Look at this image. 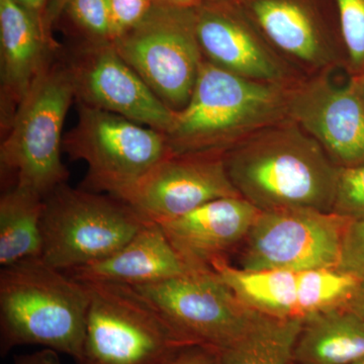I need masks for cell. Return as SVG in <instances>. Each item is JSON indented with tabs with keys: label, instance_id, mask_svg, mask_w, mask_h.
Instances as JSON below:
<instances>
[{
	"label": "cell",
	"instance_id": "cell-7",
	"mask_svg": "<svg viewBox=\"0 0 364 364\" xmlns=\"http://www.w3.org/2000/svg\"><path fill=\"white\" fill-rule=\"evenodd\" d=\"M77 105L78 121L63 136V152L88 170L79 188L119 198L171 154L162 132L119 114Z\"/></svg>",
	"mask_w": 364,
	"mask_h": 364
},
{
	"label": "cell",
	"instance_id": "cell-31",
	"mask_svg": "<svg viewBox=\"0 0 364 364\" xmlns=\"http://www.w3.org/2000/svg\"><path fill=\"white\" fill-rule=\"evenodd\" d=\"M156 6L170 9H193L200 6L203 0H153Z\"/></svg>",
	"mask_w": 364,
	"mask_h": 364
},
{
	"label": "cell",
	"instance_id": "cell-4",
	"mask_svg": "<svg viewBox=\"0 0 364 364\" xmlns=\"http://www.w3.org/2000/svg\"><path fill=\"white\" fill-rule=\"evenodd\" d=\"M73 102V81L60 52L18 105L0 146L1 171L14 174L13 186L45 200L68 181L62 131Z\"/></svg>",
	"mask_w": 364,
	"mask_h": 364
},
{
	"label": "cell",
	"instance_id": "cell-33",
	"mask_svg": "<svg viewBox=\"0 0 364 364\" xmlns=\"http://www.w3.org/2000/svg\"><path fill=\"white\" fill-rule=\"evenodd\" d=\"M49 1L50 0H28V9L38 14L45 21L46 11Z\"/></svg>",
	"mask_w": 364,
	"mask_h": 364
},
{
	"label": "cell",
	"instance_id": "cell-16",
	"mask_svg": "<svg viewBox=\"0 0 364 364\" xmlns=\"http://www.w3.org/2000/svg\"><path fill=\"white\" fill-rule=\"evenodd\" d=\"M277 52L304 75L345 67L340 52L305 0H232Z\"/></svg>",
	"mask_w": 364,
	"mask_h": 364
},
{
	"label": "cell",
	"instance_id": "cell-35",
	"mask_svg": "<svg viewBox=\"0 0 364 364\" xmlns=\"http://www.w3.org/2000/svg\"><path fill=\"white\" fill-rule=\"evenodd\" d=\"M14 1L18 2V4H21L28 9V0H14Z\"/></svg>",
	"mask_w": 364,
	"mask_h": 364
},
{
	"label": "cell",
	"instance_id": "cell-2",
	"mask_svg": "<svg viewBox=\"0 0 364 364\" xmlns=\"http://www.w3.org/2000/svg\"><path fill=\"white\" fill-rule=\"evenodd\" d=\"M90 293L85 282L28 258L0 272V354L37 345L75 361L85 340Z\"/></svg>",
	"mask_w": 364,
	"mask_h": 364
},
{
	"label": "cell",
	"instance_id": "cell-11",
	"mask_svg": "<svg viewBox=\"0 0 364 364\" xmlns=\"http://www.w3.org/2000/svg\"><path fill=\"white\" fill-rule=\"evenodd\" d=\"M75 102L119 114L166 133L176 112L155 95L112 42L77 41L63 54Z\"/></svg>",
	"mask_w": 364,
	"mask_h": 364
},
{
	"label": "cell",
	"instance_id": "cell-34",
	"mask_svg": "<svg viewBox=\"0 0 364 364\" xmlns=\"http://www.w3.org/2000/svg\"><path fill=\"white\" fill-rule=\"evenodd\" d=\"M351 77L354 79L356 85H358L359 93H360V97L363 98L364 104V72L359 74V75L351 76Z\"/></svg>",
	"mask_w": 364,
	"mask_h": 364
},
{
	"label": "cell",
	"instance_id": "cell-23",
	"mask_svg": "<svg viewBox=\"0 0 364 364\" xmlns=\"http://www.w3.org/2000/svg\"><path fill=\"white\" fill-rule=\"evenodd\" d=\"M61 18H65L77 41L112 42L109 0H69Z\"/></svg>",
	"mask_w": 364,
	"mask_h": 364
},
{
	"label": "cell",
	"instance_id": "cell-20",
	"mask_svg": "<svg viewBox=\"0 0 364 364\" xmlns=\"http://www.w3.org/2000/svg\"><path fill=\"white\" fill-rule=\"evenodd\" d=\"M213 269L241 301L256 312L279 318H303V272H250L215 261Z\"/></svg>",
	"mask_w": 364,
	"mask_h": 364
},
{
	"label": "cell",
	"instance_id": "cell-29",
	"mask_svg": "<svg viewBox=\"0 0 364 364\" xmlns=\"http://www.w3.org/2000/svg\"><path fill=\"white\" fill-rule=\"evenodd\" d=\"M14 364H61V359L58 352L42 348L32 353L14 356Z\"/></svg>",
	"mask_w": 364,
	"mask_h": 364
},
{
	"label": "cell",
	"instance_id": "cell-38",
	"mask_svg": "<svg viewBox=\"0 0 364 364\" xmlns=\"http://www.w3.org/2000/svg\"><path fill=\"white\" fill-rule=\"evenodd\" d=\"M291 364H296V363H291Z\"/></svg>",
	"mask_w": 364,
	"mask_h": 364
},
{
	"label": "cell",
	"instance_id": "cell-27",
	"mask_svg": "<svg viewBox=\"0 0 364 364\" xmlns=\"http://www.w3.org/2000/svg\"><path fill=\"white\" fill-rule=\"evenodd\" d=\"M337 269L364 282V221L351 222L347 228Z\"/></svg>",
	"mask_w": 364,
	"mask_h": 364
},
{
	"label": "cell",
	"instance_id": "cell-15",
	"mask_svg": "<svg viewBox=\"0 0 364 364\" xmlns=\"http://www.w3.org/2000/svg\"><path fill=\"white\" fill-rule=\"evenodd\" d=\"M61 47L44 20L14 0H0V124L2 136L33 82Z\"/></svg>",
	"mask_w": 364,
	"mask_h": 364
},
{
	"label": "cell",
	"instance_id": "cell-17",
	"mask_svg": "<svg viewBox=\"0 0 364 364\" xmlns=\"http://www.w3.org/2000/svg\"><path fill=\"white\" fill-rule=\"evenodd\" d=\"M261 210L242 196L224 198L162 223L165 235L189 269H213L215 261L245 241Z\"/></svg>",
	"mask_w": 364,
	"mask_h": 364
},
{
	"label": "cell",
	"instance_id": "cell-37",
	"mask_svg": "<svg viewBox=\"0 0 364 364\" xmlns=\"http://www.w3.org/2000/svg\"><path fill=\"white\" fill-rule=\"evenodd\" d=\"M203 1H212V0H203Z\"/></svg>",
	"mask_w": 364,
	"mask_h": 364
},
{
	"label": "cell",
	"instance_id": "cell-24",
	"mask_svg": "<svg viewBox=\"0 0 364 364\" xmlns=\"http://www.w3.org/2000/svg\"><path fill=\"white\" fill-rule=\"evenodd\" d=\"M345 52L351 76L364 72V0H336Z\"/></svg>",
	"mask_w": 364,
	"mask_h": 364
},
{
	"label": "cell",
	"instance_id": "cell-14",
	"mask_svg": "<svg viewBox=\"0 0 364 364\" xmlns=\"http://www.w3.org/2000/svg\"><path fill=\"white\" fill-rule=\"evenodd\" d=\"M224 154H169L119 198L149 221L162 223L224 198L241 196Z\"/></svg>",
	"mask_w": 364,
	"mask_h": 364
},
{
	"label": "cell",
	"instance_id": "cell-3",
	"mask_svg": "<svg viewBox=\"0 0 364 364\" xmlns=\"http://www.w3.org/2000/svg\"><path fill=\"white\" fill-rule=\"evenodd\" d=\"M289 85L242 77L203 59L188 105L164 134L171 154H225L287 116Z\"/></svg>",
	"mask_w": 364,
	"mask_h": 364
},
{
	"label": "cell",
	"instance_id": "cell-22",
	"mask_svg": "<svg viewBox=\"0 0 364 364\" xmlns=\"http://www.w3.org/2000/svg\"><path fill=\"white\" fill-rule=\"evenodd\" d=\"M303 321L261 314L240 339L217 354L215 364H291Z\"/></svg>",
	"mask_w": 364,
	"mask_h": 364
},
{
	"label": "cell",
	"instance_id": "cell-26",
	"mask_svg": "<svg viewBox=\"0 0 364 364\" xmlns=\"http://www.w3.org/2000/svg\"><path fill=\"white\" fill-rule=\"evenodd\" d=\"M112 41L140 25L155 6L153 0H109Z\"/></svg>",
	"mask_w": 364,
	"mask_h": 364
},
{
	"label": "cell",
	"instance_id": "cell-10",
	"mask_svg": "<svg viewBox=\"0 0 364 364\" xmlns=\"http://www.w3.org/2000/svg\"><path fill=\"white\" fill-rule=\"evenodd\" d=\"M350 223L314 208L260 212L243 242L239 267L250 272L337 269Z\"/></svg>",
	"mask_w": 364,
	"mask_h": 364
},
{
	"label": "cell",
	"instance_id": "cell-5",
	"mask_svg": "<svg viewBox=\"0 0 364 364\" xmlns=\"http://www.w3.org/2000/svg\"><path fill=\"white\" fill-rule=\"evenodd\" d=\"M82 282L90 293V306L75 364H172L193 346L135 287Z\"/></svg>",
	"mask_w": 364,
	"mask_h": 364
},
{
	"label": "cell",
	"instance_id": "cell-25",
	"mask_svg": "<svg viewBox=\"0 0 364 364\" xmlns=\"http://www.w3.org/2000/svg\"><path fill=\"white\" fill-rule=\"evenodd\" d=\"M332 212L351 222L364 221V163L340 168Z\"/></svg>",
	"mask_w": 364,
	"mask_h": 364
},
{
	"label": "cell",
	"instance_id": "cell-9",
	"mask_svg": "<svg viewBox=\"0 0 364 364\" xmlns=\"http://www.w3.org/2000/svg\"><path fill=\"white\" fill-rule=\"evenodd\" d=\"M135 289L188 343L217 353L240 339L261 315L241 301L214 269Z\"/></svg>",
	"mask_w": 364,
	"mask_h": 364
},
{
	"label": "cell",
	"instance_id": "cell-12",
	"mask_svg": "<svg viewBox=\"0 0 364 364\" xmlns=\"http://www.w3.org/2000/svg\"><path fill=\"white\" fill-rule=\"evenodd\" d=\"M332 71L305 75L287 87V119L315 139L340 168L364 163V104L355 81L337 85Z\"/></svg>",
	"mask_w": 364,
	"mask_h": 364
},
{
	"label": "cell",
	"instance_id": "cell-30",
	"mask_svg": "<svg viewBox=\"0 0 364 364\" xmlns=\"http://www.w3.org/2000/svg\"><path fill=\"white\" fill-rule=\"evenodd\" d=\"M69 0H50L46 11L45 23L47 28L53 33V28L58 23L60 16L63 13Z\"/></svg>",
	"mask_w": 364,
	"mask_h": 364
},
{
	"label": "cell",
	"instance_id": "cell-1",
	"mask_svg": "<svg viewBox=\"0 0 364 364\" xmlns=\"http://www.w3.org/2000/svg\"><path fill=\"white\" fill-rule=\"evenodd\" d=\"M223 156L239 195L261 212H332L340 167L291 119L261 129Z\"/></svg>",
	"mask_w": 364,
	"mask_h": 364
},
{
	"label": "cell",
	"instance_id": "cell-19",
	"mask_svg": "<svg viewBox=\"0 0 364 364\" xmlns=\"http://www.w3.org/2000/svg\"><path fill=\"white\" fill-rule=\"evenodd\" d=\"M364 356V317L347 306L304 318L293 363L350 364Z\"/></svg>",
	"mask_w": 364,
	"mask_h": 364
},
{
	"label": "cell",
	"instance_id": "cell-6",
	"mask_svg": "<svg viewBox=\"0 0 364 364\" xmlns=\"http://www.w3.org/2000/svg\"><path fill=\"white\" fill-rule=\"evenodd\" d=\"M149 220L109 195L62 184L44 200L41 258L69 272L109 257Z\"/></svg>",
	"mask_w": 364,
	"mask_h": 364
},
{
	"label": "cell",
	"instance_id": "cell-18",
	"mask_svg": "<svg viewBox=\"0 0 364 364\" xmlns=\"http://www.w3.org/2000/svg\"><path fill=\"white\" fill-rule=\"evenodd\" d=\"M193 272L170 243L161 225L149 221L123 248L105 259L64 272L80 282L130 287L156 284Z\"/></svg>",
	"mask_w": 364,
	"mask_h": 364
},
{
	"label": "cell",
	"instance_id": "cell-28",
	"mask_svg": "<svg viewBox=\"0 0 364 364\" xmlns=\"http://www.w3.org/2000/svg\"><path fill=\"white\" fill-rule=\"evenodd\" d=\"M217 354V352L203 347H189L172 364H215Z\"/></svg>",
	"mask_w": 364,
	"mask_h": 364
},
{
	"label": "cell",
	"instance_id": "cell-21",
	"mask_svg": "<svg viewBox=\"0 0 364 364\" xmlns=\"http://www.w3.org/2000/svg\"><path fill=\"white\" fill-rule=\"evenodd\" d=\"M44 198L13 186L0 198V265L41 257Z\"/></svg>",
	"mask_w": 364,
	"mask_h": 364
},
{
	"label": "cell",
	"instance_id": "cell-8",
	"mask_svg": "<svg viewBox=\"0 0 364 364\" xmlns=\"http://www.w3.org/2000/svg\"><path fill=\"white\" fill-rule=\"evenodd\" d=\"M122 58L173 112L188 105L202 65L195 9L156 6L145 20L114 41Z\"/></svg>",
	"mask_w": 364,
	"mask_h": 364
},
{
	"label": "cell",
	"instance_id": "cell-13",
	"mask_svg": "<svg viewBox=\"0 0 364 364\" xmlns=\"http://www.w3.org/2000/svg\"><path fill=\"white\" fill-rule=\"evenodd\" d=\"M203 58L237 75L291 85L304 75L279 54L232 0L203 1L195 9Z\"/></svg>",
	"mask_w": 364,
	"mask_h": 364
},
{
	"label": "cell",
	"instance_id": "cell-36",
	"mask_svg": "<svg viewBox=\"0 0 364 364\" xmlns=\"http://www.w3.org/2000/svg\"><path fill=\"white\" fill-rule=\"evenodd\" d=\"M350 364H364V356L363 358L358 359V360L354 361Z\"/></svg>",
	"mask_w": 364,
	"mask_h": 364
},
{
	"label": "cell",
	"instance_id": "cell-32",
	"mask_svg": "<svg viewBox=\"0 0 364 364\" xmlns=\"http://www.w3.org/2000/svg\"><path fill=\"white\" fill-rule=\"evenodd\" d=\"M346 306L364 317V282Z\"/></svg>",
	"mask_w": 364,
	"mask_h": 364
}]
</instances>
